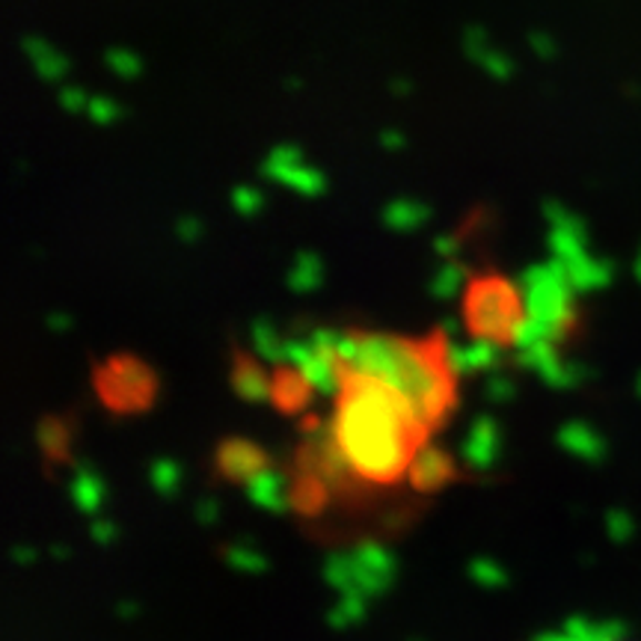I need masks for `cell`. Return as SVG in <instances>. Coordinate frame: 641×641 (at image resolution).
<instances>
[{"label": "cell", "mask_w": 641, "mask_h": 641, "mask_svg": "<svg viewBox=\"0 0 641 641\" xmlns=\"http://www.w3.org/2000/svg\"><path fill=\"white\" fill-rule=\"evenodd\" d=\"M457 235H440L437 241H434V252L437 256H443V259H452L455 256V250H457Z\"/></svg>", "instance_id": "74e56055"}, {"label": "cell", "mask_w": 641, "mask_h": 641, "mask_svg": "<svg viewBox=\"0 0 641 641\" xmlns=\"http://www.w3.org/2000/svg\"><path fill=\"white\" fill-rule=\"evenodd\" d=\"M327 503H330L327 484L321 482V478H316V475L298 473V469H294L289 482L291 511H298L300 517H318V514L327 508Z\"/></svg>", "instance_id": "5bb4252c"}, {"label": "cell", "mask_w": 641, "mask_h": 641, "mask_svg": "<svg viewBox=\"0 0 641 641\" xmlns=\"http://www.w3.org/2000/svg\"><path fill=\"white\" fill-rule=\"evenodd\" d=\"M232 203L238 211L247 214V217H252V214L261 208V194L259 190H252V187H235Z\"/></svg>", "instance_id": "d6a6232c"}, {"label": "cell", "mask_w": 641, "mask_h": 641, "mask_svg": "<svg viewBox=\"0 0 641 641\" xmlns=\"http://www.w3.org/2000/svg\"><path fill=\"white\" fill-rule=\"evenodd\" d=\"M558 443L565 448H570V452H577V455H586V457H595L597 455V437L588 431V427L582 425H565L561 431H558Z\"/></svg>", "instance_id": "d4e9b609"}, {"label": "cell", "mask_w": 641, "mask_h": 641, "mask_svg": "<svg viewBox=\"0 0 641 641\" xmlns=\"http://www.w3.org/2000/svg\"><path fill=\"white\" fill-rule=\"evenodd\" d=\"M469 573L473 579H478L482 586H505V570L499 565H493L487 558H475L469 565Z\"/></svg>", "instance_id": "1f68e13d"}, {"label": "cell", "mask_w": 641, "mask_h": 641, "mask_svg": "<svg viewBox=\"0 0 641 641\" xmlns=\"http://www.w3.org/2000/svg\"><path fill=\"white\" fill-rule=\"evenodd\" d=\"M514 395V383L505 378V374H490V381H487V399L496 401V404H503Z\"/></svg>", "instance_id": "e575fe53"}, {"label": "cell", "mask_w": 641, "mask_h": 641, "mask_svg": "<svg viewBox=\"0 0 641 641\" xmlns=\"http://www.w3.org/2000/svg\"><path fill=\"white\" fill-rule=\"evenodd\" d=\"M90 99H93V95H86L81 86H63V90H60V104L72 113H86Z\"/></svg>", "instance_id": "836d02e7"}, {"label": "cell", "mask_w": 641, "mask_h": 641, "mask_svg": "<svg viewBox=\"0 0 641 641\" xmlns=\"http://www.w3.org/2000/svg\"><path fill=\"white\" fill-rule=\"evenodd\" d=\"M149 478H152V484H155V490H158L161 496H169V493L176 490L178 466L173 464V461H167V457H161V461H155V464H152Z\"/></svg>", "instance_id": "f1b7e54d"}, {"label": "cell", "mask_w": 641, "mask_h": 641, "mask_svg": "<svg viewBox=\"0 0 641 641\" xmlns=\"http://www.w3.org/2000/svg\"><path fill=\"white\" fill-rule=\"evenodd\" d=\"M72 499L81 511L95 514L99 505H102V478L95 473L93 466L77 464L75 466V478H72Z\"/></svg>", "instance_id": "ac0fdd59"}, {"label": "cell", "mask_w": 641, "mask_h": 641, "mask_svg": "<svg viewBox=\"0 0 641 641\" xmlns=\"http://www.w3.org/2000/svg\"><path fill=\"white\" fill-rule=\"evenodd\" d=\"M303 437L307 440L300 443L298 455H294V469L321 478L335 499H351V503L353 499H365L369 482L344 457L333 422H327V425L321 422L316 431H309Z\"/></svg>", "instance_id": "5b68a950"}, {"label": "cell", "mask_w": 641, "mask_h": 641, "mask_svg": "<svg viewBox=\"0 0 641 641\" xmlns=\"http://www.w3.org/2000/svg\"><path fill=\"white\" fill-rule=\"evenodd\" d=\"M93 538L99 540V544H107V540L113 538V526L107 520H95L93 523Z\"/></svg>", "instance_id": "60d3db41"}, {"label": "cell", "mask_w": 641, "mask_h": 641, "mask_svg": "<svg viewBox=\"0 0 641 641\" xmlns=\"http://www.w3.org/2000/svg\"><path fill=\"white\" fill-rule=\"evenodd\" d=\"M597 641H621V627L618 623H600Z\"/></svg>", "instance_id": "b9f144b4"}, {"label": "cell", "mask_w": 641, "mask_h": 641, "mask_svg": "<svg viewBox=\"0 0 641 641\" xmlns=\"http://www.w3.org/2000/svg\"><path fill=\"white\" fill-rule=\"evenodd\" d=\"M120 614H125V618H131V614H134V606H131V603H122V606H120Z\"/></svg>", "instance_id": "f6af8a7d"}, {"label": "cell", "mask_w": 641, "mask_h": 641, "mask_svg": "<svg viewBox=\"0 0 641 641\" xmlns=\"http://www.w3.org/2000/svg\"><path fill=\"white\" fill-rule=\"evenodd\" d=\"M86 116L95 122V125H113V122H120L122 107L111 99H104V95H93L90 104H86Z\"/></svg>", "instance_id": "f546056e"}, {"label": "cell", "mask_w": 641, "mask_h": 641, "mask_svg": "<svg viewBox=\"0 0 641 641\" xmlns=\"http://www.w3.org/2000/svg\"><path fill=\"white\" fill-rule=\"evenodd\" d=\"M95 395L111 413H139L149 410L158 395V378L149 365L131 356V353H113L93 369Z\"/></svg>", "instance_id": "8992f818"}, {"label": "cell", "mask_w": 641, "mask_h": 641, "mask_svg": "<svg viewBox=\"0 0 641 641\" xmlns=\"http://www.w3.org/2000/svg\"><path fill=\"white\" fill-rule=\"evenodd\" d=\"M309 392L312 383L298 365L279 363L270 374V401L277 404L279 413H300L309 404Z\"/></svg>", "instance_id": "30bf717a"}, {"label": "cell", "mask_w": 641, "mask_h": 641, "mask_svg": "<svg viewBox=\"0 0 641 641\" xmlns=\"http://www.w3.org/2000/svg\"><path fill=\"white\" fill-rule=\"evenodd\" d=\"M318 279H321V261H318V256H312V252H300L298 261H294V268H291L289 273L291 291H298V294L312 291L318 286Z\"/></svg>", "instance_id": "603a6c76"}, {"label": "cell", "mask_w": 641, "mask_h": 641, "mask_svg": "<svg viewBox=\"0 0 641 641\" xmlns=\"http://www.w3.org/2000/svg\"><path fill=\"white\" fill-rule=\"evenodd\" d=\"M21 51H24V56H28L30 65H33V72H37L42 81H48V84L63 81V77L69 75V69H72V63L65 60L63 51L42 37L21 39Z\"/></svg>", "instance_id": "4fadbf2b"}, {"label": "cell", "mask_w": 641, "mask_h": 641, "mask_svg": "<svg viewBox=\"0 0 641 641\" xmlns=\"http://www.w3.org/2000/svg\"><path fill=\"white\" fill-rule=\"evenodd\" d=\"M529 45L531 51L540 56V60H547V56H556V42L547 37V33H540V30H535V33H529Z\"/></svg>", "instance_id": "d590c367"}, {"label": "cell", "mask_w": 641, "mask_h": 641, "mask_svg": "<svg viewBox=\"0 0 641 641\" xmlns=\"http://www.w3.org/2000/svg\"><path fill=\"white\" fill-rule=\"evenodd\" d=\"M348 558H351L353 595L374 597L390 588L392 577H395V558L390 549L374 544V540H363L348 552Z\"/></svg>", "instance_id": "52a82bcc"}, {"label": "cell", "mask_w": 641, "mask_h": 641, "mask_svg": "<svg viewBox=\"0 0 641 641\" xmlns=\"http://www.w3.org/2000/svg\"><path fill=\"white\" fill-rule=\"evenodd\" d=\"M499 457V425L490 416H478L464 443V461L473 469H490Z\"/></svg>", "instance_id": "7c38bea8"}, {"label": "cell", "mask_w": 641, "mask_h": 641, "mask_svg": "<svg viewBox=\"0 0 641 641\" xmlns=\"http://www.w3.org/2000/svg\"><path fill=\"white\" fill-rule=\"evenodd\" d=\"M381 146H383V149H390V152H399V149H404V146H407V139H404V134H401V131H383V134H381Z\"/></svg>", "instance_id": "f35d334b"}, {"label": "cell", "mask_w": 641, "mask_h": 641, "mask_svg": "<svg viewBox=\"0 0 641 641\" xmlns=\"http://www.w3.org/2000/svg\"><path fill=\"white\" fill-rule=\"evenodd\" d=\"M176 232L182 241H196V238H199V220L187 214V217H182V220H178Z\"/></svg>", "instance_id": "8d00e7d4"}, {"label": "cell", "mask_w": 641, "mask_h": 641, "mask_svg": "<svg viewBox=\"0 0 641 641\" xmlns=\"http://www.w3.org/2000/svg\"><path fill=\"white\" fill-rule=\"evenodd\" d=\"M268 466V452L250 440L226 437L214 448V469L226 482H250L252 475Z\"/></svg>", "instance_id": "ba28073f"}, {"label": "cell", "mask_w": 641, "mask_h": 641, "mask_svg": "<svg viewBox=\"0 0 641 641\" xmlns=\"http://www.w3.org/2000/svg\"><path fill=\"white\" fill-rule=\"evenodd\" d=\"M469 365L475 369H496V365L503 363V344L490 342V339H475L469 348Z\"/></svg>", "instance_id": "4316f807"}, {"label": "cell", "mask_w": 641, "mask_h": 641, "mask_svg": "<svg viewBox=\"0 0 641 641\" xmlns=\"http://www.w3.org/2000/svg\"><path fill=\"white\" fill-rule=\"evenodd\" d=\"M353 356L348 369L372 374L401 392L427 434L437 431L455 407L457 374L448 363V335L434 330L427 339L351 330Z\"/></svg>", "instance_id": "7a4b0ae2"}, {"label": "cell", "mask_w": 641, "mask_h": 641, "mask_svg": "<svg viewBox=\"0 0 641 641\" xmlns=\"http://www.w3.org/2000/svg\"><path fill=\"white\" fill-rule=\"evenodd\" d=\"M363 595H342L339 606L330 612V623L333 627H344V623H356L363 618Z\"/></svg>", "instance_id": "83f0119b"}, {"label": "cell", "mask_w": 641, "mask_h": 641, "mask_svg": "<svg viewBox=\"0 0 641 641\" xmlns=\"http://www.w3.org/2000/svg\"><path fill=\"white\" fill-rule=\"evenodd\" d=\"M252 344H256V351L261 353V360H270V363H286V342H279L277 330L270 321L265 318H256L250 327Z\"/></svg>", "instance_id": "7402d4cb"}, {"label": "cell", "mask_w": 641, "mask_h": 641, "mask_svg": "<svg viewBox=\"0 0 641 641\" xmlns=\"http://www.w3.org/2000/svg\"><path fill=\"white\" fill-rule=\"evenodd\" d=\"M466 277H469V268H466L464 261L446 259L437 268V273L431 277V286H427V291H431L434 298L446 300V298H452V294H457V289H461V282H464Z\"/></svg>", "instance_id": "44dd1931"}, {"label": "cell", "mask_w": 641, "mask_h": 641, "mask_svg": "<svg viewBox=\"0 0 641 641\" xmlns=\"http://www.w3.org/2000/svg\"><path fill=\"white\" fill-rule=\"evenodd\" d=\"M303 164V155H300L298 146H291V143H279L273 149L268 152V158L261 164V176L270 178V182H286L291 169L300 167Z\"/></svg>", "instance_id": "ffe728a7"}, {"label": "cell", "mask_w": 641, "mask_h": 641, "mask_svg": "<svg viewBox=\"0 0 641 641\" xmlns=\"http://www.w3.org/2000/svg\"><path fill=\"white\" fill-rule=\"evenodd\" d=\"M520 286L499 273H478L466 282L464 291V324L473 339H490V342L514 344L517 330L529 318Z\"/></svg>", "instance_id": "3957f363"}, {"label": "cell", "mask_w": 641, "mask_h": 641, "mask_svg": "<svg viewBox=\"0 0 641 641\" xmlns=\"http://www.w3.org/2000/svg\"><path fill=\"white\" fill-rule=\"evenodd\" d=\"M196 517H199V523H214V517H217V503L214 499H203V503L196 505Z\"/></svg>", "instance_id": "ab89813d"}, {"label": "cell", "mask_w": 641, "mask_h": 641, "mask_svg": "<svg viewBox=\"0 0 641 641\" xmlns=\"http://www.w3.org/2000/svg\"><path fill=\"white\" fill-rule=\"evenodd\" d=\"M282 185H289V187H294L298 194H303V196H318L321 190H324V176L318 173L316 167H307V164H300V167H294L286 176V182Z\"/></svg>", "instance_id": "484cf974"}, {"label": "cell", "mask_w": 641, "mask_h": 641, "mask_svg": "<svg viewBox=\"0 0 641 641\" xmlns=\"http://www.w3.org/2000/svg\"><path fill=\"white\" fill-rule=\"evenodd\" d=\"M339 378L342 386L333 427L344 457L369 484L401 482L418 448L425 446L427 431L390 383L353 372L342 360Z\"/></svg>", "instance_id": "6da1fadb"}, {"label": "cell", "mask_w": 641, "mask_h": 641, "mask_svg": "<svg viewBox=\"0 0 641 641\" xmlns=\"http://www.w3.org/2000/svg\"><path fill=\"white\" fill-rule=\"evenodd\" d=\"M104 65L111 69L113 75L122 77V81H134V77L143 75V60H139L131 48H107Z\"/></svg>", "instance_id": "cb8c5ba5"}, {"label": "cell", "mask_w": 641, "mask_h": 641, "mask_svg": "<svg viewBox=\"0 0 641 641\" xmlns=\"http://www.w3.org/2000/svg\"><path fill=\"white\" fill-rule=\"evenodd\" d=\"M410 484L422 493L440 490L443 484L455 478V461L443 452V448L422 446L410 464Z\"/></svg>", "instance_id": "8fae6325"}, {"label": "cell", "mask_w": 641, "mask_h": 641, "mask_svg": "<svg viewBox=\"0 0 641 641\" xmlns=\"http://www.w3.org/2000/svg\"><path fill=\"white\" fill-rule=\"evenodd\" d=\"M232 390L252 404L270 399L268 374L261 372V365L247 351H232Z\"/></svg>", "instance_id": "9a60e30c"}, {"label": "cell", "mask_w": 641, "mask_h": 641, "mask_svg": "<svg viewBox=\"0 0 641 641\" xmlns=\"http://www.w3.org/2000/svg\"><path fill=\"white\" fill-rule=\"evenodd\" d=\"M226 561L238 570H247V573H261L265 570V558L259 552H252L250 547H226L224 549Z\"/></svg>", "instance_id": "4dcf8cb0"}, {"label": "cell", "mask_w": 641, "mask_h": 641, "mask_svg": "<svg viewBox=\"0 0 641 641\" xmlns=\"http://www.w3.org/2000/svg\"><path fill=\"white\" fill-rule=\"evenodd\" d=\"M72 324V321H69V318L65 316H60V312H56V316H51L48 318V327H54V330H65V327Z\"/></svg>", "instance_id": "7bdbcfd3"}, {"label": "cell", "mask_w": 641, "mask_h": 641, "mask_svg": "<svg viewBox=\"0 0 641 641\" xmlns=\"http://www.w3.org/2000/svg\"><path fill=\"white\" fill-rule=\"evenodd\" d=\"M37 440L42 455L48 461H69V446H72V427L60 416H48L39 422Z\"/></svg>", "instance_id": "e0dca14e"}, {"label": "cell", "mask_w": 641, "mask_h": 641, "mask_svg": "<svg viewBox=\"0 0 641 641\" xmlns=\"http://www.w3.org/2000/svg\"><path fill=\"white\" fill-rule=\"evenodd\" d=\"M520 289L526 298L529 318H538L552 330V342L565 344L577 333V307H573V282L567 277L565 261L531 265L520 273Z\"/></svg>", "instance_id": "277c9868"}, {"label": "cell", "mask_w": 641, "mask_h": 641, "mask_svg": "<svg viewBox=\"0 0 641 641\" xmlns=\"http://www.w3.org/2000/svg\"><path fill=\"white\" fill-rule=\"evenodd\" d=\"M247 493H250L252 503L268 508V511H286V508H291L289 493L282 490V475L277 469H270V466L252 475L250 482H247Z\"/></svg>", "instance_id": "2e32d148"}, {"label": "cell", "mask_w": 641, "mask_h": 641, "mask_svg": "<svg viewBox=\"0 0 641 641\" xmlns=\"http://www.w3.org/2000/svg\"><path fill=\"white\" fill-rule=\"evenodd\" d=\"M15 558H19V561H33V549H15Z\"/></svg>", "instance_id": "ee69618b"}, {"label": "cell", "mask_w": 641, "mask_h": 641, "mask_svg": "<svg viewBox=\"0 0 641 641\" xmlns=\"http://www.w3.org/2000/svg\"><path fill=\"white\" fill-rule=\"evenodd\" d=\"M431 217V208L425 203H416V199H392L386 208H383V224L392 226V229H416L418 224H425Z\"/></svg>", "instance_id": "d6986e66"}, {"label": "cell", "mask_w": 641, "mask_h": 641, "mask_svg": "<svg viewBox=\"0 0 641 641\" xmlns=\"http://www.w3.org/2000/svg\"><path fill=\"white\" fill-rule=\"evenodd\" d=\"M464 51L482 72H487V75L496 77V81H508V77L514 75L511 56L505 54L503 48L493 45L482 24H469V28L464 30Z\"/></svg>", "instance_id": "9c48e42d"}]
</instances>
